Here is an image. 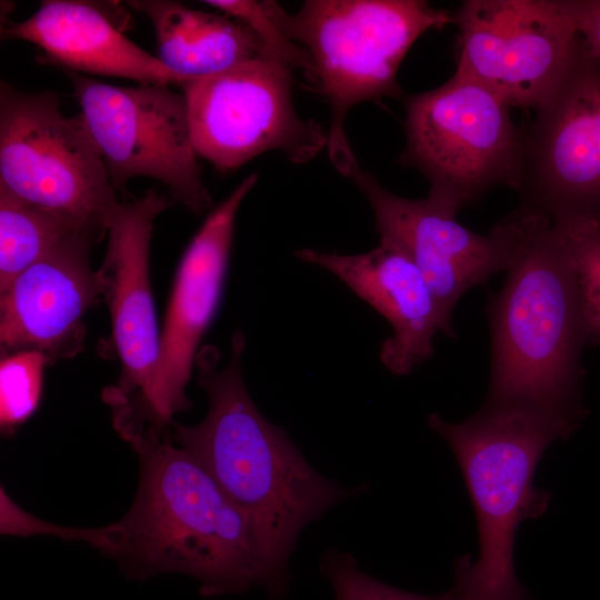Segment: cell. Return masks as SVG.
<instances>
[{"label":"cell","mask_w":600,"mask_h":600,"mask_svg":"<svg viewBox=\"0 0 600 600\" xmlns=\"http://www.w3.org/2000/svg\"><path fill=\"white\" fill-rule=\"evenodd\" d=\"M243 333L231 340L229 363L204 347L196 358L197 381L209 409L194 426L174 424L173 440L214 480L249 522L269 579L267 594L280 600L290 584L289 560L302 530L366 486L341 487L321 476L287 432L257 408L244 384Z\"/></svg>","instance_id":"6da1fadb"},{"label":"cell","mask_w":600,"mask_h":600,"mask_svg":"<svg viewBox=\"0 0 600 600\" xmlns=\"http://www.w3.org/2000/svg\"><path fill=\"white\" fill-rule=\"evenodd\" d=\"M139 458L136 498L118 521L73 528L114 559L133 579L181 573L196 579L203 597L268 590V573L252 529L211 476L167 430L143 426L127 433Z\"/></svg>","instance_id":"7a4b0ae2"},{"label":"cell","mask_w":600,"mask_h":600,"mask_svg":"<svg viewBox=\"0 0 600 600\" xmlns=\"http://www.w3.org/2000/svg\"><path fill=\"white\" fill-rule=\"evenodd\" d=\"M501 290L488 309L491 370L484 404L524 406L584 417L582 350L593 341L564 236L522 208Z\"/></svg>","instance_id":"3957f363"},{"label":"cell","mask_w":600,"mask_h":600,"mask_svg":"<svg viewBox=\"0 0 600 600\" xmlns=\"http://www.w3.org/2000/svg\"><path fill=\"white\" fill-rule=\"evenodd\" d=\"M582 418L524 406H488L462 422L438 413L427 423L452 449L476 511L480 551L457 560L462 600H528L517 579L513 544L519 524L542 516L550 494L533 484L546 449L566 439Z\"/></svg>","instance_id":"277c9868"},{"label":"cell","mask_w":600,"mask_h":600,"mask_svg":"<svg viewBox=\"0 0 600 600\" xmlns=\"http://www.w3.org/2000/svg\"><path fill=\"white\" fill-rule=\"evenodd\" d=\"M261 2L278 28L308 52L313 81L331 110L328 156L349 177L359 166L346 134L349 111L398 94L397 73L411 46L451 16L421 0H309L296 13L274 1Z\"/></svg>","instance_id":"5b68a950"},{"label":"cell","mask_w":600,"mask_h":600,"mask_svg":"<svg viewBox=\"0 0 600 600\" xmlns=\"http://www.w3.org/2000/svg\"><path fill=\"white\" fill-rule=\"evenodd\" d=\"M400 163L421 172L427 196L457 216L492 188L520 189L523 136L510 107L486 87L456 73L406 100Z\"/></svg>","instance_id":"8992f818"},{"label":"cell","mask_w":600,"mask_h":600,"mask_svg":"<svg viewBox=\"0 0 600 600\" xmlns=\"http://www.w3.org/2000/svg\"><path fill=\"white\" fill-rule=\"evenodd\" d=\"M0 184L20 199L107 232L119 203L81 113L66 117L53 92L0 86Z\"/></svg>","instance_id":"52a82bcc"},{"label":"cell","mask_w":600,"mask_h":600,"mask_svg":"<svg viewBox=\"0 0 600 600\" xmlns=\"http://www.w3.org/2000/svg\"><path fill=\"white\" fill-rule=\"evenodd\" d=\"M181 88L193 149L220 171L271 150L304 163L327 149L328 132L294 109L291 68L274 58L252 59Z\"/></svg>","instance_id":"ba28073f"},{"label":"cell","mask_w":600,"mask_h":600,"mask_svg":"<svg viewBox=\"0 0 600 600\" xmlns=\"http://www.w3.org/2000/svg\"><path fill=\"white\" fill-rule=\"evenodd\" d=\"M81 116L116 190L134 177L167 186L192 213L212 206L197 161L183 93L166 84L117 87L68 72Z\"/></svg>","instance_id":"9c48e42d"},{"label":"cell","mask_w":600,"mask_h":600,"mask_svg":"<svg viewBox=\"0 0 600 600\" xmlns=\"http://www.w3.org/2000/svg\"><path fill=\"white\" fill-rule=\"evenodd\" d=\"M451 21L459 30L454 73L510 108L542 104L580 50L561 0H468Z\"/></svg>","instance_id":"30bf717a"},{"label":"cell","mask_w":600,"mask_h":600,"mask_svg":"<svg viewBox=\"0 0 600 600\" xmlns=\"http://www.w3.org/2000/svg\"><path fill=\"white\" fill-rule=\"evenodd\" d=\"M257 181L258 173L244 178L183 252L149 386L141 398L113 408L124 420L167 430L176 413L190 408L186 387L221 300L238 210Z\"/></svg>","instance_id":"8fae6325"},{"label":"cell","mask_w":600,"mask_h":600,"mask_svg":"<svg viewBox=\"0 0 600 600\" xmlns=\"http://www.w3.org/2000/svg\"><path fill=\"white\" fill-rule=\"evenodd\" d=\"M523 137L520 208L600 222V63L582 48Z\"/></svg>","instance_id":"7c38bea8"},{"label":"cell","mask_w":600,"mask_h":600,"mask_svg":"<svg viewBox=\"0 0 600 600\" xmlns=\"http://www.w3.org/2000/svg\"><path fill=\"white\" fill-rule=\"evenodd\" d=\"M350 179L371 206L380 239L399 247L419 268L437 302L446 336L456 337L452 313L462 296L512 260L520 221L513 211L489 234L459 223L429 199H409L387 190L357 166Z\"/></svg>","instance_id":"4fadbf2b"},{"label":"cell","mask_w":600,"mask_h":600,"mask_svg":"<svg viewBox=\"0 0 600 600\" xmlns=\"http://www.w3.org/2000/svg\"><path fill=\"white\" fill-rule=\"evenodd\" d=\"M168 206L164 196L149 189L136 200L119 202L106 222L108 247L98 272L110 312V344L121 364L118 384L103 391L110 407L141 398L151 380L160 334L149 249L153 221Z\"/></svg>","instance_id":"5bb4252c"},{"label":"cell","mask_w":600,"mask_h":600,"mask_svg":"<svg viewBox=\"0 0 600 600\" xmlns=\"http://www.w3.org/2000/svg\"><path fill=\"white\" fill-rule=\"evenodd\" d=\"M104 233L80 232L63 240L23 270L1 292L2 354L38 350L49 361L81 349L82 318L101 296V280L89 261Z\"/></svg>","instance_id":"9a60e30c"},{"label":"cell","mask_w":600,"mask_h":600,"mask_svg":"<svg viewBox=\"0 0 600 600\" xmlns=\"http://www.w3.org/2000/svg\"><path fill=\"white\" fill-rule=\"evenodd\" d=\"M294 256L334 274L390 323L392 334L379 352L389 372L409 374L432 357L434 337L446 334L444 326L424 277L399 247L380 239L358 254L302 248Z\"/></svg>","instance_id":"2e32d148"},{"label":"cell","mask_w":600,"mask_h":600,"mask_svg":"<svg viewBox=\"0 0 600 600\" xmlns=\"http://www.w3.org/2000/svg\"><path fill=\"white\" fill-rule=\"evenodd\" d=\"M7 39L34 43L48 63L68 72L127 78L139 83L179 84L182 78L134 44L96 3L49 0L28 19L10 22Z\"/></svg>","instance_id":"e0dca14e"},{"label":"cell","mask_w":600,"mask_h":600,"mask_svg":"<svg viewBox=\"0 0 600 600\" xmlns=\"http://www.w3.org/2000/svg\"><path fill=\"white\" fill-rule=\"evenodd\" d=\"M129 4L152 22L157 58L184 81L209 77L260 57L273 58L251 30L226 14L191 9L170 0H139Z\"/></svg>","instance_id":"ac0fdd59"},{"label":"cell","mask_w":600,"mask_h":600,"mask_svg":"<svg viewBox=\"0 0 600 600\" xmlns=\"http://www.w3.org/2000/svg\"><path fill=\"white\" fill-rule=\"evenodd\" d=\"M86 231L106 233L27 202L0 184V293L57 244Z\"/></svg>","instance_id":"d6986e66"},{"label":"cell","mask_w":600,"mask_h":600,"mask_svg":"<svg viewBox=\"0 0 600 600\" xmlns=\"http://www.w3.org/2000/svg\"><path fill=\"white\" fill-rule=\"evenodd\" d=\"M48 362L38 350L16 351L1 359L0 428L4 437L13 434L37 410Z\"/></svg>","instance_id":"ffe728a7"},{"label":"cell","mask_w":600,"mask_h":600,"mask_svg":"<svg viewBox=\"0 0 600 600\" xmlns=\"http://www.w3.org/2000/svg\"><path fill=\"white\" fill-rule=\"evenodd\" d=\"M553 222L560 227L570 250L589 332L593 340L600 339V222L593 219Z\"/></svg>","instance_id":"44dd1931"},{"label":"cell","mask_w":600,"mask_h":600,"mask_svg":"<svg viewBox=\"0 0 600 600\" xmlns=\"http://www.w3.org/2000/svg\"><path fill=\"white\" fill-rule=\"evenodd\" d=\"M320 570L330 582L336 600H462L456 586L439 596H423L386 584L363 572L349 552L326 550L320 558Z\"/></svg>","instance_id":"7402d4cb"},{"label":"cell","mask_w":600,"mask_h":600,"mask_svg":"<svg viewBox=\"0 0 600 600\" xmlns=\"http://www.w3.org/2000/svg\"><path fill=\"white\" fill-rule=\"evenodd\" d=\"M208 6L243 23L268 52L291 69L300 68L313 80V64L308 52L289 39L271 20L262 2L249 0H210Z\"/></svg>","instance_id":"603a6c76"},{"label":"cell","mask_w":600,"mask_h":600,"mask_svg":"<svg viewBox=\"0 0 600 600\" xmlns=\"http://www.w3.org/2000/svg\"><path fill=\"white\" fill-rule=\"evenodd\" d=\"M583 50L600 63V0H561Z\"/></svg>","instance_id":"cb8c5ba5"}]
</instances>
